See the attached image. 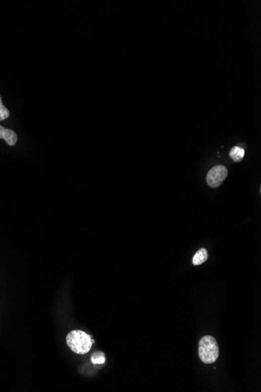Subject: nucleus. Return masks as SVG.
Masks as SVG:
<instances>
[{
  "mask_svg": "<svg viewBox=\"0 0 261 392\" xmlns=\"http://www.w3.org/2000/svg\"><path fill=\"white\" fill-rule=\"evenodd\" d=\"M219 346L213 336L202 337L199 342V356L201 361L206 364H213L219 357Z\"/></svg>",
  "mask_w": 261,
  "mask_h": 392,
  "instance_id": "f03ea898",
  "label": "nucleus"
},
{
  "mask_svg": "<svg viewBox=\"0 0 261 392\" xmlns=\"http://www.w3.org/2000/svg\"><path fill=\"white\" fill-rule=\"evenodd\" d=\"M5 140L9 146H14L17 142V135L14 131L0 125V139Z\"/></svg>",
  "mask_w": 261,
  "mask_h": 392,
  "instance_id": "20e7f679",
  "label": "nucleus"
},
{
  "mask_svg": "<svg viewBox=\"0 0 261 392\" xmlns=\"http://www.w3.org/2000/svg\"><path fill=\"white\" fill-rule=\"evenodd\" d=\"M91 361L95 365H103L106 362L105 354L100 351L94 352L91 356Z\"/></svg>",
  "mask_w": 261,
  "mask_h": 392,
  "instance_id": "0eeeda50",
  "label": "nucleus"
},
{
  "mask_svg": "<svg viewBox=\"0 0 261 392\" xmlns=\"http://www.w3.org/2000/svg\"><path fill=\"white\" fill-rule=\"evenodd\" d=\"M230 158L235 162H241L245 156L244 149L239 147H234L229 153Z\"/></svg>",
  "mask_w": 261,
  "mask_h": 392,
  "instance_id": "423d86ee",
  "label": "nucleus"
},
{
  "mask_svg": "<svg viewBox=\"0 0 261 392\" xmlns=\"http://www.w3.org/2000/svg\"><path fill=\"white\" fill-rule=\"evenodd\" d=\"M66 342L72 352L78 355H85L90 352L95 341L92 336L83 330H74L66 335Z\"/></svg>",
  "mask_w": 261,
  "mask_h": 392,
  "instance_id": "f257e3e1",
  "label": "nucleus"
},
{
  "mask_svg": "<svg viewBox=\"0 0 261 392\" xmlns=\"http://www.w3.org/2000/svg\"><path fill=\"white\" fill-rule=\"evenodd\" d=\"M9 110L4 106L2 102V98L0 96V121L7 119L9 117Z\"/></svg>",
  "mask_w": 261,
  "mask_h": 392,
  "instance_id": "6e6552de",
  "label": "nucleus"
},
{
  "mask_svg": "<svg viewBox=\"0 0 261 392\" xmlns=\"http://www.w3.org/2000/svg\"><path fill=\"white\" fill-rule=\"evenodd\" d=\"M207 259V251L205 248H201L193 257V263L194 266H200L202 263H204Z\"/></svg>",
  "mask_w": 261,
  "mask_h": 392,
  "instance_id": "39448f33",
  "label": "nucleus"
},
{
  "mask_svg": "<svg viewBox=\"0 0 261 392\" xmlns=\"http://www.w3.org/2000/svg\"><path fill=\"white\" fill-rule=\"evenodd\" d=\"M228 176V169L224 165H216L210 169L206 176L208 185L212 188H217L223 184Z\"/></svg>",
  "mask_w": 261,
  "mask_h": 392,
  "instance_id": "7ed1b4c3",
  "label": "nucleus"
}]
</instances>
